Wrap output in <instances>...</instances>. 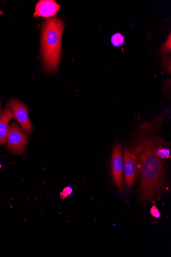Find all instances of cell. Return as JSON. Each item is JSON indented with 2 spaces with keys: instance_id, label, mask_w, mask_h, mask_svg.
I'll return each mask as SVG.
<instances>
[{
  "instance_id": "6",
  "label": "cell",
  "mask_w": 171,
  "mask_h": 257,
  "mask_svg": "<svg viewBox=\"0 0 171 257\" xmlns=\"http://www.w3.org/2000/svg\"><path fill=\"white\" fill-rule=\"evenodd\" d=\"M7 106L10 108L14 117L24 131L28 133H31L33 127L29 118L28 108L27 105L17 99H13L8 103Z\"/></svg>"
},
{
  "instance_id": "10",
  "label": "cell",
  "mask_w": 171,
  "mask_h": 257,
  "mask_svg": "<svg viewBox=\"0 0 171 257\" xmlns=\"http://www.w3.org/2000/svg\"><path fill=\"white\" fill-rule=\"evenodd\" d=\"M171 51V35H168V37L164 43L161 50L162 55L164 56L170 52Z\"/></svg>"
},
{
  "instance_id": "14",
  "label": "cell",
  "mask_w": 171,
  "mask_h": 257,
  "mask_svg": "<svg viewBox=\"0 0 171 257\" xmlns=\"http://www.w3.org/2000/svg\"><path fill=\"white\" fill-rule=\"evenodd\" d=\"M153 216H154L155 218H159L160 217V214L158 212H157L154 214Z\"/></svg>"
},
{
  "instance_id": "9",
  "label": "cell",
  "mask_w": 171,
  "mask_h": 257,
  "mask_svg": "<svg viewBox=\"0 0 171 257\" xmlns=\"http://www.w3.org/2000/svg\"><path fill=\"white\" fill-rule=\"evenodd\" d=\"M125 38L120 33L114 34L111 39L112 45L115 47H120L124 43Z\"/></svg>"
},
{
  "instance_id": "13",
  "label": "cell",
  "mask_w": 171,
  "mask_h": 257,
  "mask_svg": "<svg viewBox=\"0 0 171 257\" xmlns=\"http://www.w3.org/2000/svg\"><path fill=\"white\" fill-rule=\"evenodd\" d=\"M157 212H158V210L156 206H154L151 209V214L152 216H154Z\"/></svg>"
},
{
  "instance_id": "8",
  "label": "cell",
  "mask_w": 171,
  "mask_h": 257,
  "mask_svg": "<svg viewBox=\"0 0 171 257\" xmlns=\"http://www.w3.org/2000/svg\"><path fill=\"white\" fill-rule=\"evenodd\" d=\"M14 117L12 111L8 106L0 115V146L7 143L9 123Z\"/></svg>"
},
{
  "instance_id": "5",
  "label": "cell",
  "mask_w": 171,
  "mask_h": 257,
  "mask_svg": "<svg viewBox=\"0 0 171 257\" xmlns=\"http://www.w3.org/2000/svg\"><path fill=\"white\" fill-rule=\"evenodd\" d=\"M123 161L125 183L130 188L137 179L138 167L137 158L129 147L124 149Z\"/></svg>"
},
{
  "instance_id": "15",
  "label": "cell",
  "mask_w": 171,
  "mask_h": 257,
  "mask_svg": "<svg viewBox=\"0 0 171 257\" xmlns=\"http://www.w3.org/2000/svg\"><path fill=\"white\" fill-rule=\"evenodd\" d=\"M2 113V105L0 104V114Z\"/></svg>"
},
{
  "instance_id": "2",
  "label": "cell",
  "mask_w": 171,
  "mask_h": 257,
  "mask_svg": "<svg viewBox=\"0 0 171 257\" xmlns=\"http://www.w3.org/2000/svg\"><path fill=\"white\" fill-rule=\"evenodd\" d=\"M64 24L58 18L44 22L42 30L41 49L44 64L50 73L56 72L62 53V40Z\"/></svg>"
},
{
  "instance_id": "3",
  "label": "cell",
  "mask_w": 171,
  "mask_h": 257,
  "mask_svg": "<svg viewBox=\"0 0 171 257\" xmlns=\"http://www.w3.org/2000/svg\"><path fill=\"white\" fill-rule=\"evenodd\" d=\"M7 139L8 150L20 155L23 153L29 141L28 136L15 122L9 126Z\"/></svg>"
},
{
  "instance_id": "12",
  "label": "cell",
  "mask_w": 171,
  "mask_h": 257,
  "mask_svg": "<svg viewBox=\"0 0 171 257\" xmlns=\"http://www.w3.org/2000/svg\"><path fill=\"white\" fill-rule=\"evenodd\" d=\"M170 59V58H169V59H168V58L167 57H166V58H164V59L163 60V63H164V65H165V68L167 70V72H168L169 73H170V67H169L168 66V63H170V62H168V61ZM170 65V64H169Z\"/></svg>"
},
{
  "instance_id": "11",
  "label": "cell",
  "mask_w": 171,
  "mask_h": 257,
  "mask_svg": "<svg viewBox=\"0 0 171 257\" xmlns=\"http://www.w3.org/2000/svg\"><path fill=\"white\" fill-rule=\"evenodd\" d=\"M72 192V189L70 188H65L62 194L61 195H62V198H65L67 197V196L69 195Z\"/></svg>"
},
{
  "instance_id": "1",
  "label": "cell",
  "mask_w": 171,
  "mask_h": 257,
  "mask_svg": "<svg viewBox=\"0 0 171 257\" xmlns=\"http://www.w3.org/2000/svg\"><path fill=\"white\" fill-rule=\"evenodd\" d=\"M161 139L154 134H140L135 140V153L140 174V196L149 201L160 192L164 184Z\"/></svg>"
},
{
  "instance_id": "7",
  "label": "cell",
  "mask_w": 171,
  "mask_h": 257,
  "mask_svg": "<svg viewBox=\"0 0 171 257\" xmlns=\"http://www.w3.org/2000/svg\"><path fill=\"white\" fill-rule=\"evenodd\" d=\"M60 8V5L53 0H42L36 6L34 16L50 18L57 13Z\"/></svg>"
},
{
  "instance_id": "4",
  "label": "cell",
  "mask_w": 171,
  "mask_h": 257,
  "mask_svg": "<svg viewBox=\"0 0 171 257\" xmlns=\"http://www.w3.org/2000/svg\"><path fill=\"white\" fill-rule=\"evenodd\" d=\"M112 175L119 192H121L124 189V161L122 155V147L120 143L116 144L114 147L111 157Z\"/></svg>"
}]
</instances>
